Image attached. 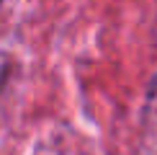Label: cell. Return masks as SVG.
Instances as JSON below:
<instances>
[{
    "label": "cell",
    "instance_id": "6da1fadb",
    "mask_svg": "<svg viewBox=\"0 0 157 155\" xmlns=\"http://www.w3.org/2000/svg\"><path fill=\"white\" fill-rule=\"evenodd\" d=\"M3 83H5V75H0V88H3Z\"/></svg>",
    "mask_w": 157,
    "mask_h": 155
},
{
    "label": "cell",
    "instance_id": "7a4b0ae2",
    "mask_svg": "<svg viewBox=\"0 0 157 155\" xmlns=\"http://www.w3.org/2000/svg\"><path fill=\"white\" fill-rule=\"evenodd\" d=\"M0 3H3V0H0Z\"/></svg>",
    "mask_w": 157,
    "mask_h": 155
}]
</instances>
